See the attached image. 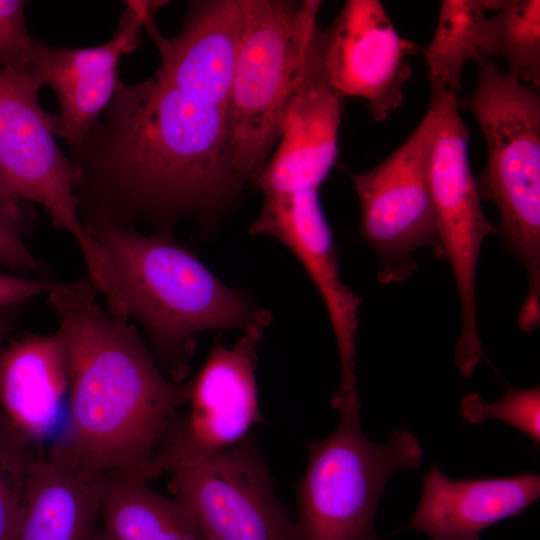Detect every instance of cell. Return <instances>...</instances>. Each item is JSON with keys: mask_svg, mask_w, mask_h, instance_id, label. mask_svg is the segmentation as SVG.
Here are the masks:
<instances>
[{"mask_svg": "<svg viewBox=\"0 0 540 540\" xmlns=\"http://www.w3.org/2000/svg\"><path fill=\"white\" fill-rule=\"evenodd\" d=\"M82 219L112 265L128 318L143 327L173 380L186 378L196 334L270 324L269 310L227 286L170 236L144 235L95 212Z\"/></svg>", "mask_w": 540, "mask_h": 540, "instance_id": "cell-3", "label": "cell"}, {"mask_svg": "<svg viewBox=\"0 0 540 540\" xmlns=\"http://www.w3.org/2000/svg\"><path fill=\"white\" fill-rule=\"evenodd\" d=\"M37 456L35 445L0 410V540L14 539Z\"/></svg>", "mask_w": 540, "mask_h": 540, "instance_id": "cell-23", "label": "cell"}, {"mask_svg": "<svg viewBox=\"0 0 540 540\" xmlns=\"http://www.w3.org/2000/svg\"><path fill=\"white\" fill-rule=\"evenodd\" d=\"M316 43L326 83L340 99L365 100L375 121L402 105L409 58L420 46L398 33L380 1H346L329 26L318 28Z\"/></svg>", "mask_w": 540, "mask_h": 540, "instance_id": "cell-12", "label": "cell"}, {"mask_svg": "<svg viewBox=\"0 0 540 540\" xmlns=\"http://www.w3.org/2000/svg\"><path fill=\"white\" fill-rule=\"evenodd\" d=\"M160 54L155 74L225 110L245 27V0H207L190 4L180 32L171 39L145 22Z\"/></svg>", "mask_w": 540, "mask_h": 540, "instance_id": "cell-16", "label": "cell"}, {"mask_svg": "<svg viewBox=\"0 0 540 540\" xmlns=\"http://www.w3.org/2000/svg\"><path fill=\"white\" fill-rule=\"evenodd\" d=\"M53 281L0 272V308L23 304L46 294Z\"/></svg>", "mask_w": 540, "mask_h": 540, "instance_id": "cell-27", "label": "cell"}, {"mask_svg": "<svg viewBox=\"0 0 540 540\" xmlns=\"http://www.w3.org/2000/svg\"><path fill=\"white\" fill-rule=\"evenodd\" d=\"M479 55H501L515 80L540 86V1L504 0L492 18L486 19Z\"/></svg>", "mask_w": 540, "mask_h": 540, "instance_id": "cell-22", "label": "cell"}, {"mask_svg": "<svg viewBox=\"0 0 540 540\" xmlns=\"http://www.w3.org/2000/svg\"><path fill=\"white\" fill-rule=\"evenodd\" d=\"M478 79L459 109L475 119L487 146V163L475 183L480 199L500 214L503 246L522 264L527 294L518 325L540 324V96L539 88L505 74L490 58H474Z\"/></svg>", "mask_w": 540, "mask_h": 540, "instance_id": "cell-4", "label": "cell"}, {"mask_svg": "<svg viewBox=\"0 0 540 540\" xmlns=\"http://www.w3.org/2000/svg\"><path fill=\"white\" fill-rule=\"evenodd\" d=\"M107 481L54 445L38 454L13 540H97Z\"/></svg>", "mask_w": 540, "mask_h": 540, "instance_id": "cell-18", "label": "cell"}, {"mask_svg": "<svg viewBox=\"0 0 540 540\" xmlns=\"http://www.w3.org/2000/svg\"><path fill=\"white\" fill-rule=\"evenodd\" d=\"M42 87L29 70L0 68V171L19 201L42 206L73 238L89 278L104 284L112 270L82 219L77 196L82 171L56 143L52 114L40 105Z\"/></svg>", "mask_w": 540, "mask_h": 540, "instance_id": "cell-7", "label": "cell"}, {"mask_svg": "<svg viewBox=\"0 0 540 540\" xmlns=\"http://www.w3.org/2000/svg\"><path fill=\"white\" fill-rule=\"evenodd\" d=\"M23 218L0 207V266L21 274L37 273L41 263L23 239Z\"/></svg>", "mask_w": 540, "mask_h": 540, "instance_id": "cell-26", "label": "cell"}, {"mask_svg": "<svg viewBox=\"0 0 540 540\" xmlns=\"http://www.w3.org/2000/svg\"><path fill=\"white\" fill-rule=\"evenodd\" d=\"M164 3L127 1L115 33L96 46L59 48L36 42L29 71L54 91L59 113L52 114L53 130L71 148L99 121L120 83L121 58L138 47L146 19Z\"/></svg>", "mask_w": 540, "mask_h": 540, "instance_id": "cell-14", "label": "cell"}, {"mask_svg": "<svg viewBox=\"0 0 540 540\" xmlns=\"http://www.w3.org/2000/svg\"><path fill=\"white\" fill-rule=\"evenodd\" d=\"M46 295L69 360L65 426L53 445L107 476L144 481L192 378H166L136 328L99 304L89 279L53 281Z\"/></svg>", "mask_w": 540, "mask_h": 540, "instance_id": "cell-2", "label": "cell"}, {"mask_svg": "<svg viewBox=\"0 0 540 540\" xmlns=\"http://www.w3.org/2000/svg\"><path fill=\"white\" fill-rule=\"evenodd\" d=\"M68 394V353L58 330L6 343L0 355V410L34 445L55 431Z\"/></svg>", "mask_w": 540, "mask_h": 540, "instance_id": "cell-19", "label": "cell"}, {"mask_svg": "<svg viewBox=\"0 0 540 540\" xmlns=\"http://www.w3.org/2000/svg\"><path fill=\"white\" fill-rule=\"evenodd\" d=\"M331 405L340 413L337 427L307 443L296 491L298 540H380L374 522L382 493L397 470L420 467L423 450L404 427L385 444L370 440L361 428L359 397Z\"/></svg>", "mask_w": 540, "mask_h": 540, "instance_id": "cell-6", "label": "cell"}, {"mask_svg": "<svg viewBox=\"0 0 540 540\" xmlns=\"http://www.w3.org/2000/svg\"><path fill=\"white\" fill-rule=\"evenodd\" d=\"M70 158L87 208L129 225L165 226L221 210L243 187L232 165L227 110L156 74L119 83Z\"/></svg>", "mask_w": 540, "mask_h": 540, "instance_id": "cell-1", "label": "cell"}, {"mask_svg": "<svg viewBox=\"0 0 540 540\" xmlns=\"http://www.w3.org/2000/svg\"><path fill=\"white\" fill-rule=\"evenodd\" d=\"M262 333L252 328L231 348L212 346L192 378L189 409L178 414L144 472L145 482L234 446L262 421L255 375Z\"/></svg>", "mask_w": 540, "mask_h": 540, "instance_id": "cell-11", "label": "cell"}, {"mask_svg": "<svg viewBox=\"0 0 540 540\" xmlns=\"http://www.w3.org/2000/svg\"><path fill=\"white\" fill-rule=\"evenodd\" d=\"M316 34L278 146L256 182L263 195L319 190L337 160L342 103L324 78Z\"/></svg>", "mask_w": 540, "mask_h": 540, "instance_id": "cell-15", "label": "cell"}, {"mask_svg": "<svg viewBox=\"0 0 540 540\" xmlns=\"http://www.w3.org/2000/svg\"><path fill=\"white\" fill-rule=\"evenodd\" d=\"M249 233L277 239L299 260L325 304L335 336L342 378L332 399L358 396L355 362L361 299L343 280L319 190L265 194Z\"/></svg>", "mask_w": 540, "mask_h": 540, "instance_id": "cell-13", "label": "cell"}, {"mask_svg": "<svg viewBox=\"0 0 540 540\" xmlns=\"http://www.w3.org/2000/svg\"><path fill=\"white\" fill-rule=\"evenodd\" d=\"M320 0H245L246 27L228 102L233 169L256 184L305 68Z\"/></svg>", "mask_w": 540, "mask_h": 540, "instance_id": "cell-5", "label": "cell"}, {"mask_svg": "<svg viewBox=\"0 0 540 540\" xmlns=\"http://www.w3.org/2000/svg\"><path fill=\"white\" fill-rule=\"evenodd\" d=\"M23 0H0V68L30 70L37 40L28 33Z\"/></svg>", "mask_w": 540, "mask_h": 540, "instance_id": "cell-25", "label": "cell"}, {"mask_svg": "<svg viewBox=\"0 0 540 540\" xmlns=\"http://www.w3.org/2000/svg\"><path fill=\"white\" fill-rule=\"evenodd\" d=\"M20 202L21 201H19L10 190L0 171V207L18 217L23 218L24 215L20 207Z\"/></svg>", "mask_w": 540, "mask_h": 540, "instance_id": "cell-29", "label": "cell"}, {"mask_svg": "<svg viewBox=\"0 0 540 540\" xmlns=\"http://www.w3.org/2000/svg\"><path fill=\"white\" fill-rule=\"evenodd\" d=\"M439 108L430 106L415 130L369 171L351 174L360 206V234L379 260L381 284L401 283L417 270L414 254L443 258L430 187V158Z\"/></svg>", "mask_w": 540, "mask_h": 540, "instance_id": "cell-8", "label": "cell"}, {"mask_svg": "<svg viewBox=\"0 0 540 540\" xmlns=\"http://www.w3.org/2000/svg\"><path fill=\"white\" fill-rule=\"evenodd\" d=\"M484 0H443L430 44L423 49L431 100L457 96L464 67L479 55L486 23Z\"/></svg>", "mask_w": 540, "mask_h": 540, "instance_id": "cell-21", "label": "cell"}, {"mask_svg": "<svg viewBox=\"0 0 540 540\" xmlns=\"http://www.w3.org/2000/svg\"><path fill=\"white\" fill-rule=\"evenodd\" d=\"M97 540H197L185 515L148 483L130 476H109Z\"/></svg>", "mask_w": 540, "mask_h": 540, "instance_id": "cell-20", "label": "cell"}, {"mask_svg": "<svg viewBox=\"0 0 540 540\" xmlns=\"http://www.w3.org/2000/svg\"><path fill=\"white\" fill-rule=\"evenodd\" d=\"M22 304L0 308V355L12 332Z\"/></svg>", "mask_w": 540, "mask_h": 540, "instance_id": "cell-28", "label": "cell"}, {"mask_svg": "<svg viewBox=\"0 0 540 540\" xmlns=\"http://www.w3.org/2000/svg\"><path fill=\"white\" fill-rule=\"evenodd\" d=\"M460 412L467 424H481L487 419L502 421L525 434L535 446L540 445V388L518 389L505 383L496 402H486L478 393L463 397Z\"/></svg>", "mask_w": 540, "mask_h": 540, "instance_id": "cell-24", "label": "cell"}, {"mask_svg": "<svg viewBox=\"0 0 540 540\" xmlns=\"http://www.w3.org/2000/svg\"><path fill=\"white\" fill-rule=\"evenodd\" d=\"M430 102L439 108L430 158V187L437 231L444 257L451 264L461 309V330L455 345V365L469 377L483 357L477 328L476 271L484 240L495 234L485 217L468 160V130L457 96Z\"/></svg>", "mask_w": 540, "mask_h": 540, "instance_id": "cell-9", "label": "cell"}, {"mask_svg": "<svg viewBox=\"0 0 540 540\" xmlns=\"http://www.w3.org/2000/svg\"><path fill=\"white\" fill-rule=\"evenodd\" d=\"M539 497L540 477L533 472L453 479L432 462L417 509L395 533L416 529L430 540H481L484 530L523 514Z\"/></svg>", "mask_w": 540, "mask_h": 540, "instance_id": "cell-17", "label": "cell"}, {"mask_svg": "<svg viewBox=\"0 0 540 540\" xmlns=\"http://www.w3.org/2000/svg\"><path fill=\"white\" fill-rule=\"evenodd\" d=\"M168 489L197 540H298L251 436L172 472Z\"/></svg>", "mask_w": 540, "mask_h": 540, "instance_id": "cell-10", "label": "cell"}]
</instances>
